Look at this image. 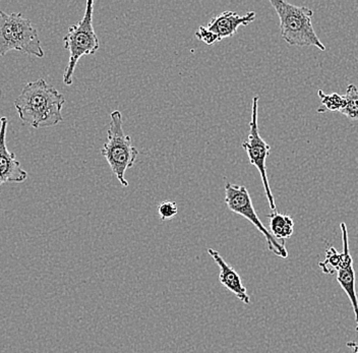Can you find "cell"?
Instances as JSON below:
<instances>
[{
	"label": "cell",
	"mask_w": 358,
	"mask_h": 353,
	"mask_svg": "<svg viewBox=\"0 0 358 353\" xmlns=\"http://www.w3.org/2000/svg\"><path fill=\"white\" fill-rule=\"evenodd\" d=\"M347 347L351 350L352 353H358V342L355 341H349L347 342Z\"/></svg>",
	"instance_id": "17"
},
{
	"label": "cell",
	"mask_w": 358,
	"mask_h": 353,
	"mask_svg": "<svg viewBox=\"0 0 358 353\" xmlns=\"http://www.w3.org/2000/svg\"><path fill=\"white\" fill-rule=\"evenodd\" d=\"M257 13L248 12L245 15H239L234 12H224L213 17L207 28L214 34L218 36L219 40L222 41L225 38L232 37L237 33L239 27L248 26L256 20Z\"/></svg>",
	"instance_id": "10"
},
{
	"label": "cell",
	"mask_w": 358,
	"mask_h": 353,
	"mask_svg": "<svg viewBox=\"0 0 358 353\" xmlns=\"http://www.w3.org/2000/svg\"><path fill=\"white\" fill-rule=\"evenodd\" d=\"M8 120L6 116L0 118V185L3 183L26 182L28 173L22 169L21 163L6 147V133Z\"/></svg>",
	"instance_id": "9"
},
{
	"label": "cell",
	"mask_w": 358,
	"mask_h": 353,
	"mask_svg": "<svg viewBox=\"0 0 358 353\" xmlns=\"http://www.w3.org/2000/svg\"><path fill=\"white\" fill-rule=\"evenodd\" d=\"M208 254H210L213 261L218 265L219 269H220L219 281H220L221 284L227 288L229 291H231L239 301H243L245 305H250V298L248 296V290H246L245 286L243 285L239 274L235 271L231 266L228 265L224 261L221 254L216 250L208 249Z\"/></svg>",
	"instance_id": "11"
},
{
	"label": "cell",
	"mask_w": 358,
	"mask_h": 353,
	"mask_svg": "<svg viewBox=\"0 0 358 353\" xmlns=\"http://www.w3.org/2000/svg\"><path fill=\"white\" fill-rule=\"evenodd\" d=\"M66 102L64 94L44 79H38L24 85L15 100V107L24 124L41 129L57 126L64 120L62 111Z\"/></svg>",
	"instance_id": "1"
},
{
	"label": "cell",
	"mask_w": 358,
	"mask_h": 353,
	"mask_svg": "<svg viewBox=\"0 0 358 353\" xmlns=\"http://www.w3.org/2000/svg\"><path fill=\"white\" fill-rule=\"evenodd\" d=\"M259 99V98L257 96L252 98L250 134H248V140L243 143L241 147L245 149L246 154H248L250 164L256 167L259 174H261L262 182H263L264 189H265L268 206H270L271 209L276 211V203H275L274 196H273L272 191H271L267 174V166H266V161H267V158L270 155L271 147L259 135V126H257Z\"/></svg>",
	"instance_id": "8"
},
{
	"label": "cell",
	"mask_w": 358,
	"mask_h": 353,
	"mask_svg": "<svg viewBox=\"0 0 358 353\" xmlns=\"http://www.w3.org/2000/svg\"><path fill=\"white\" fill-rule=\"evenodd\" d=\"M268 219L270 225L268 231L276 240L285 241L292 236L294 232V221L290 216L274 211L268 215Z\"/></svg>",
	"instance_id": "12"
},
{
	"label": "cell",
	"mask_w": 358,
	"mask_h": 353,
	"mask_svg": "<svg viewBox=\"0 0 358 353\" xmlns=\"http://www.w3.org/2000/svg\"><path fill=\"white\" fill-rule=\"evenodd\" d=\"M346 105L341 114L352 120H358V88L355 85L347 86L346 93L344 94Z\"/></svg>",
	"instance_id": "14"
},
{
	"label": "cell",
	"mask_w": 358,
	"mask_h": 353,
	"mask_svg": "<svg viewBox=\"0 0 358 353\" xmlns=\"http://www.w3.org/2000/svg\"><path fill=\"white\" fill-rule=\"evenodd\" d=\"M101 154L120 185L129 187V182L124 178L125 172L134 166L138 151L134 147L131 138L125 135L123 131L122 114L120 110L112 111L110 114L107 141L101 149Z\"/></svg>",
	"instance_id": "4"
},
{
	"label": "cell",
	"mask_w": 358,
	"mask_h": 353,
	"mask_svg": "<svg viewBox=\"0 0 358 353\" xmlns=\"http://www.w3.org/2000/svg\"><path fill=\"white\" fill-rule=\"evenodd\" d=\"M196 37L201 40V42H203V43L207 44V45H213V44L217 43V42H220L218 36L214 34L212 31H210L205 26H201L196 30Z\"/></svg>",
	"instance_id": "16"
},
{
	"label": "cell",
	"mask_w": 358,
	"mask_h": 353,
	"mask_svg": "<svg viewBox=\"0 0 358 353\" xmlns=\"http://www.w3.org/2000/svg\"><path fill=\"white\" fill-rule=\"evenodd\" d=\"M280 21V31L284 41L290 46H315L326 50V46L313 29V10L306 6H297L283 0H270Z\"/></svg>",
	"instance_id": "2"
},
{
	"label": "cell",
	"mask_w": 358,
	"mask_h": 353,
	"mask_svg": "<svg viewBox=\"0 0 358 353\" xmlns=\"http://www.w3.org/2000/svg\"><path fill=\"white\" fill-rule=\"evenodd\" d=\"M225 203L228 209L237 215L243 216L250 221L257 229L265 236L268 251L273 252L279 258H288L287 249L285 247V241L276 240L270 231L265 227L261 219L257 216L252 196L248 193L245 185H236L227 182L225 185Z\"/></svg>",
	"instance_id": "7"
},
{
	"label": "cell",
	"mask_w": 358,
	"mask_h": 353,
	"mask_svg": "<svg viewBox=\"0 0 358 353\" xmlns=\"http://www.w3.org/2000/svg\"><path fill=\"white\" fill-rule=\"evenodd\" d=\"M13 50L38 58L45 55L39 34L32 22L21 13H6L0 10V57Z\"/></svg>",
	"instance_id": "3"
},
{
	"label": "cell",
	"mask_w": 358,
	"mask_h": 353,
	"mask_svg": "<svg viewBox=\"0 0 358 353\" xmlns=\"http://www.w3.org/2000/svg\"><path fill=\"white\" fill-rule=\"evenodd\" d=\"M178 207L176 202L164 201L158 207V214L162 221L169 220L178 215Z\"/></svg>",
	"instance_id": "15"
},
{
	"label": "cell",
	"mask_w": 358,
	"mask_h": 353,
	"mask_svg": "<svg viewBox=\"0 0 358 353\" xmlns=\"http://www.w3.org/2000/svg\"><path fill=\"white\" fill-rule=\"evenodd\" d=\"M317 95L321 99V107L317 109L319 113H324L327 111L341 113L345 107L346 101L344 95H339L338 93L324 94L322 90L317 92Z\"/></svg>",
	"instance_id": "13"
},
{
	"label": "cell",
	"mask_w": 358,
	"mask_h": 353,
	"mask_svg": "<svg viewBox=\"0 0 358 353\" xmlns=\"http://www.w3.org/2000/svg\"><path fill=\"white\" fill-rule=\"evenodd\" d=\"M342 240H343V252H337L335 247H331L326 251V258L319 266L324 274H334L337 272V281L345 291L355 312V323L358 332V297L355 289V272L353 267V259L349 251L348 230L345 223L341 225Z\"/></svg>",
	"instance_id": "6"
},
{
	"label": "cell",
	"mask_w": 358,
	"mask_h": 353,
	"mask_svg": "<svg viewBox=\"0 0 358 353\" xmlns=\"http://www.w3.org/2000/svg\"><path fill=\"white\" fill-rule=\"evenodd\" d=\"M94 0H88L84 17L71 24L64 37V48L69 50V60L64 73L66 86L73 84V73L80 58L93 55L99 50L100 41L93 27Z\"/></svg>",
	"instance_id": "5"
}]
</instances>
